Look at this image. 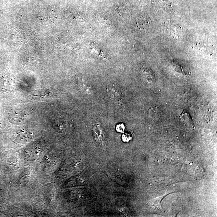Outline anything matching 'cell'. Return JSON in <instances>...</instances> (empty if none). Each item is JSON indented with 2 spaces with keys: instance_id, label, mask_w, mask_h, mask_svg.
<instances>
[{
  "instance_id": "3",
  "label": "cell",
  "mask_w": 217,
  "mask_h": 217,
  "mask_svg": "<svg viewBox=\"0 0 217 217\" xmlns=\"http://www.w3.org/2000/svg\"><path fill=\"white\" fill-rule=\"evenodd\" d=\"M131 135L128 133H124L122 136V140L124 142H128L132 139Z\"/></svg>"
},
{
  "instance_id": "1",
  "label": "cell",
  "mask_w": 217,
  "mask_h": 217,
  "mask_svg": "<svg viewBox=\"0 0 217 217\" xmlns=\"http://www.w3.org/2000/svg\"><path fill=\"white\" fill-rule=\"evenodd\" d=\"M42 148L36 145H32L27 147L24 150V158L28 161L36 160L42 155Z\"/></svg>"
},
{
  "instance_id": "2",
  "label": "cell",
  "mask_w": 217,
  "mask_h": 217,
  "mask_svg": "<svg viewBox=\"0 0 217 217\" xmlns=\"http://www.w3.org/2000/svg\"><path fill=\"white\" fill-rule=\"evenodd\" d=\"M107 91L108 95L112 99H119L120 96V91L119 87L117 85L112 84L108 86Z\"/></svg>"
},
{
  "instance_id": "4",
  "label": "cell",
  "mask_w": 217,
  "mask_h": 217,
  "mask_svg": "<svg viewBox=\"0 0 217 217\" xmlns=\"http://www.w3.org/2000/svg\"><path fill=\"white\" fill-rule=\"evenodd\" d=\"M125 126L123 124H119L116 126V130L117 132L123 133L125 130Z\"/></svg>"
}]
</instances>
